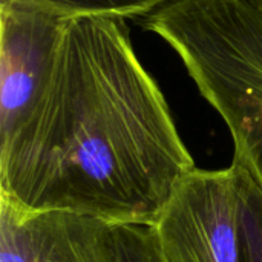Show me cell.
I'll list each match as a JSON object with an SVG mask.
<instances>
[{
	"label": "cell",
	"instance_id": "6da1fadb",
	"mask_svg": "<svg viewBox=\"0 0 262 262\" xmlns=\"http://www.w3.org/2000/svg\"><path fill=\"white\" fill-rule=\"evenodd\" d=\"M193 169L126 20H64L41 94L0 140V198L26 213L154 224Z\"/></svg>",
	"mask_w": 262,
	"mask_h": 262
},
{
	"label": "cell",
	"instance_id": "7a4b0ae2",
	"mask_svg": "<svg viewBox=\"0 0 262 262\" xmlns=\"http://www.w3.org/2000/svg\"><path fill=\"white\" fill-rule=\"evenodd\" d=\"M141 26L178 55L262 190V0H175Z\"/></svg>",
	"mask_w": 262,
	"mask_h": 262
},
{
	"label": "cell",
	"instance_id": "3957f363",
	"mask_svg": "<svg viewBox=\"0 0 262 262\" xmlns=\"http://www.w3.org/2000/svg\"><path fill=\"white\" fill-rule=\"evenodd\" d=\"M164 262H247L241 169H193L154 223Z\"/></svg>",
	"mask_w": 262,
	"mask_h": 262
},
{
	"label": "cell",
	"instance_id": "277c9868",
	"mask_svg": "<svg viewBox=\"0 0 262 262\" xmlns=\"http://www.w3.org/2000/svg\"><path fill=\"white\" fill-rule=\"evenodd\" d=\"M63 21L0 5V140L25 121L41 94Z\"/></svg>",
	"mask_w": 262,
	"mask_h": 262
},
{
	"label": "cell",
	"instance_id": "5b68a950",
	"mask_svg": "<svg viewBox=\"0 0 262 262\" xmlns=\"http://www.w3.org/2000/svg\"><path fill=\"white\" fill-rule=\"evenodd\" d=\"M26 221L35 262H117L106 221L66 212L26 213Z\"/></svg>",
	"mask_w": 262,
	"mask_h": 262
},
{
	"label": "cell",
	"instance_id": "8992f818",
	"mask_svg": "<svg viewBox=\"0 0 262 262\" xmlns=\"http://www.w3.org/2000/svg\"><path fill=\"white\" fill-rule=\"evenodd\" d=\"M175 0H0V5H14L71 20L78 17H106L118 20H144Z\"/></svg>",
	"mask_w": 262,
	"mask_h": 262
},
{
	"label": "cell",
	"instance_id": "52a82bcc",
	"mask_svg": "<svg viewBox=\"0 0 262 262\" xmlns=\"http://www.w3.org/2000/svg\"><path fill=\"white\" fill-rule=\"evenodd\" d=\"M117 262H164L155 226L144 223H109Z\"/></svg>",
	"mask_w": 262,
	"mask_h": 262
},
{
	"label": "cell",
	"instance_id": "ba28073f",
	"mask_svg": "<svg viewBox=\"0 0 262 262\" xmlns=\"http://www.w3.org/2000/svg\"><path fill=\"white\" fill-rule=\"evenodd\" d=\"M239 169L246 259L247 262H262V190L241 166Z\"/></svg>",
	"mask_w": 262,
	"mask_h": 262
}]
</instances>
